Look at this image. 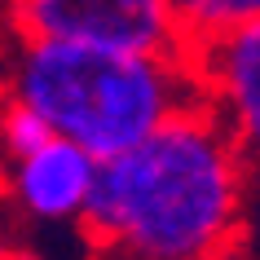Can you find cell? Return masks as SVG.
I'll list each match as a JSON object with an SVG mask.
<instances>
[{"instance_id":"cell-7","label":"cell","mask_w":260,"mask_h":260,"mask_svg":"<svg viewBox=\"0 0 260 260\" xmlns=\"http://www.w3.org/2000/svg\"><path fill=\"white\" fill-rule=\"evenodd\" d=\"M53 133H49V123L36 115V110L27 106V102H18V97H0V159L9 164V159H18V154L36 150L40 141H49Z\"/></svg>"},{"instance_id":"cell-9","label":"cell","mask_w":260,"mask_h":260,"mask_svg":"<svg viewBox=\"0 0 260 260\" xmlns=\"http://www.w3.org/2000/svg\"><path fill=\"white\" fill-rule=\"evenodd\" d=\"M106 260H154V256H106Z\"/></svg>"},{"instance_id":"cell-5","label":"cell","mask_w":260,"mask_h":260,"mask_svg":"<svg viewBox=\"0 0 260 260\" xmlns=\"http://www.w3.org/2000/svg\"><path fill=\"white\" fill-rule=\"evenodd\" d=\"M93 181H97V159L67 137H49L36 150L5 164V190H9L14 207L31 220H44V225L80 220L84 203L93 194Z\"/></svg>"},{"instance_id":"cell-3","label":"cell","mask_w":260,"mask_h":260,"mask_svg":"<svg viewBox=\"0 0 260 260\" xmlns=\"http://www.w3.org/2000/svg\"><path fill=\"white\" fill-rule=\"evenodd\" d=\"M14 40H62L119 53H185L164 0H5Z\"/></svg>"},{"instance_id":"cell-2","label":"cell","mask_w":260,"mask_h":260,"mask_svg":"<svg viewBox=\"0 0 260 260\" xmlns=\"http://www.w3.org/2000/svg\"><path fill=\"white\" fill-rule=\"evenodd\" d=\"M5 93L27 102L53 137L115 159L199 102L185 53H119L62 40H14Z\"/></svg>"},{"instance_id":"cell-6","label":"cell","mask_w":260,"mask_h":260,"mask_svg":"<svg viewBox=\"0 0 260 260\" xmlns=\"http://www.w3.org/2000/svg\"><path fill=\"white\" fill-rule=\"evenodd\" d=\"M164 5L172 14V22H177L181 49L212 40V36H220V31H230L260 14V0H164Z\"/></svg>"},{"instance_id":"cell-4","label":"cell","mask_w":260,"mask_h":260,"mask_svg":"<svg viewBox=\"0 0 260 260\" xmlns=\"http://www.w3.org/2000/svg\"><path fill=\"white\" fill-rule=\"evenodd\" d=\"M203 102L238 150L260 164V14L185 49Z\"/></svg>"},{"instance_id":"cell-1","label":"cell","mask_w":260,"mask_h":260,"mask_svg":"<svg viewBox=\"0 0 260 260\" xmlns=\"http://www.w3.org/2000/svg\"><path fill=\"white\" fill-rule=\"evenodd\" d=\"M251 159L203 106L177 110L150 137L97 164L80 225L97 256L234 260Z\"/></svg>"},{"instance_id":"cell-8","label":"cell","mask_w":260,"mask_h":260,"mask_svg":"<svg viewBox=\"0 0 260 260\" xmlns=\"http://www.w3.org/2000/svg\"><path fill=\"white\" fill-rule=\"evenodd\" d=\"M0 260H14V247H9V234H5V225H0Z\"/></svg>"}]
</instances>
